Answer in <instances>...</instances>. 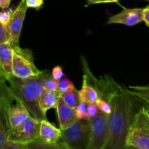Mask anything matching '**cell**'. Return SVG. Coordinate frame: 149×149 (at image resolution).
<instances>
[{
    "label": "cell",
    "instance_id": "1",
    "mask_svg": "<svg viewBox=\"0 0 149 149\" xmlns=\"http://www.w3.org/2000/svg\"><path fill=\"white\" fill-rule=\"evenodd\" d=\"M134 97L122 85L112 100V112L108 115L109 139L104 149H127L128 133L135 116Z\"/></svg>",
    "mask_w": 149,
    "mask_h": 149
},
{
    "label": "cell",
    "instance_id": "2",
    "mask_svg": "<svg viewBox=\"0 0 149 149\" xmlns=\"http://www.w3.org/2000/svg\"><path fill=\"white\" fill-rule=\"evenodd\" d=\"M47 70L42 71L37 77L22 79L12 77L7 81L15 97L26 106L31 117L42 122L47 120V114L42 112L39 106V98L44 90V81Z\"/></svg>",
    "mask_w": 149,
    "mask_h": 149
},
{
    "label": "cell",
    "instance_id": "3",
    "mask_svg": "<svg viewBox=\"0 0 149 149\" xmlns=\"http://www.w3.org/2000/svg\"><path fill=\"white\" fill-rule=\"evenodd\" d=\"M127 146L141 149H149V113L142 107L133 118L127 141Z\"/></svg>",
    "mask_w": 149,
    "mask_h": 149
},
{
    "label": "cell",
    "instance_id": "4",
    "mask_svg": "<svg viewBox=\"0 0 149 149\" xmlns=\"http://www.w3.org/2000/svg\"><path fill=\"white\" fill-rule=\"evenodd\" d=\"M61 131V141L69 149H89L91 138L89 120L78 119L74 125Z\"/></svg>",
    "mask_w": 149,
    "mask_h": 149
},
{
    "label": "cell",
    "instance_id": "5",
    "mask_svg": "<svg viewBox=\"0 0 149 149\" xmlns=\"http://www.w3.org/2000/svg\"><path fill=\"white\" fill-rule=\"evenodd\" d=\"M13 72L14 77L24 79L37 77L42 71L35 65L31 50L19 47L13 49Z\"/></svg>",
    "mask_w": 149,
    "mask_h": 149
},
{
    "label": "cell",
    "instance_id": "6",
    "mask_svg": "<svg viewBox=\"0 0 149 149\" xmlns=\"http://www.w3.org/2000/svg\"><path fill=\"white\" fill-rule=\"evenodd\" d=\"M41 122L29 116L23 123L8 132V141L26 145L39 138Z\"/></svg>",
    "mask_w": 149,
    "mask_h": 149
},
{
    "label": "cell",
    "instance_id": "7",
    "mask_svg": "<svg viewBox=\"0 0 149 149\" xmlns=\"http://www.w3.org/2000/svg\"><path fill=\"white\" fill-rule=\"evenodd\" d=\"M91 138L89 149H104L109 139L108 115L100 111L95 117L89 119Z\"/></svg>",
    "mask_w": 149,
    "mask_h": 149
},
{
    "label": "cell",
    "instance_id": "8",
    "mask_svg": "<svg viewBox=\"0 0 149 149\" xmlns=\"http://www.w3.org/2000/svg\"><path fill=\"white\" fill-rule=\"evenodd\" d=\"M27 9L28 7L26 5V0H21L18 5L15 9L11 20L8 25L10 32V39L9 43L11 45L13 49L20 47L19 39H20Z\"/></svg>",
    "mask_w": 149,
    "mask_h": 149
},
{
    "label": "cell",
    "instance_id": "9",
    "mask_svg": "<svg viewBox=\"0 0 149 149\" xmlns=\"http://www.w3.org/2000/svg\"><path fill=\"white\" fill-rule=\"evenodd\" d=\"M29 116L30 114L26 106L16 97L14 103L9 108L5 117H0V122L4 124L10 130L23 123Z\"/></svg>",
    "mask_w": 149,
    "mask_h": 149
},
{
    "label": "cell",
    "instance_id": "10",
    "mask_svg": "<svg viewBox=\"0 0 149 149\" xmlns=\"http://www.w3.org/2000/svg\"><path fill=\"white\" fill-rule=\"evenodd\" d=\"M144 8H125L118 14L109 17L106 24H122L134 26L143 22Z\"/></svg>",
    "mask_w": 149,
    "mask_h": 149
},
{
    "label": "cell",
    "instance_id": "11",
    "mask_svg": "<svg viewBox=\"0 0 149 149\" xmlns=\"http://www.w3.org/2000/svg\"><path fill=\"white\" fill-rule=\"evenodd\" d=\"M13 49L10 43L0 45V81H7L13 72Z\"/></svg>",
    "mask_w": 149,
    "mask_h": 149
},
{
    "label": "cell",
    "instance_id": "12",
    "mask_svg": "<svg viewBox=\"0 0 149 149\" xmlns=\"http://www.w3.org/2000/svg\"><path fill=\"white\" fill-rule=\"evenodd\" d=\"M56 111L61 130H64L69 127L78 120L77 115H76L75 109L67 106L61 100V98L58 102Z\"/></svg>",
    "mask_w": 149,
    "mask_h": 149
},
{
    "label": "cell",
    "instance_id": "13",
    "mask_svg": "<svg viewBox=\"0 0 149 149\" xmlns=\"http://www.w3.org/2000/svg\"><path fill=\"white\" fill-rule=\"evenodd\" d=\"M62 131L58 129L49 121L44 120L41 122L39 138L47 143H55L61 141Z\"/></svg>",
    "mask_w": 149,
    "mask_h": 149
},
{
    "label": "cell",
    "instance_id": "14",
    "mask_svg": "<svg viewBox=\"0 0 149 149\" xmlns=\"http://www.w3.org/2000/svg\"><path fill=\"white\" fill-rule=\"evenodd\" d=\"M80 101L87 104L96 103L99 99V94L97 90L92 85L87 79L83 75V82L81 90H79Z\"/></svg>",
    "mask_w": 149,
    "mask_h": 149
},
{
    "label": "cell",
    "instance_id": "15",
    "mask_svg": "<svg viewBox=\"0 0 149 149\" xmlns=\"http://www.w3.org/2000/svg\"><path fill=\"white\" fill-rule=\"evenodd\" d=\"M61 95L59 92L45 91L41 95L39 98V106L41 110L45 114H47V111L51 109H56L58 102L61 99Z\"/></svg>",
    "mask_w": 149,
    "mask_h": 149
},
{
    "label": "cell",
    "instance_id": "16",
    "mask_svg": "<svg viewBox=\"0 0 149 149\" xmlns=\"http://www.w3.org/2000/svg\"><path fill=\"white\" fill-rule=\"evenodd\" d=\"M127 90L134 98L141 100L146 106H149V84L130 85L127 88Z\"/></svg>",
    "mask_w": 149,
    "mask_h": 149
},
{
    "label": "cell",
    "instance_id": "17",
    "mask_svg": "<svg viewBox=\"0 0 149 149\" xmlns=\"http://www.w3.org/2000/svg\"><path fill=\"white\" fill-rule=\"evenodd\" d=\"M26 149H69L62 141L55 143H47L42 141L40 138L26 144Z\"/></svg>",
    "mask_w": 149,
    "mask_h": 149
},
{
    "label": "cell",
    "instance_id": "18",
    "mask_svg": "<svg viewBox=\"0 0 149 149\" xmlns=\"http://www.w3.org/2000/svg\"><path fill=\"white\" fill-rule=\"evenodd\" d=\"M61 98L67 106L74 109H77V106L81 103L79 90H77L75 87L61 95Z\"/></svg>",
    "mask_w": 149,
    "mask_h": 149
},
{
    "label": "cell",
    "instance_id": "19",
    "mask_svg": "<svg viewBox=\"0 0 149 149\" xmlns=\"http://www.w3.org/2000/svg\"><path fill=\"white\" fill-rule=\"evenodd\" d=\"M59 81L55 80L49 72L47 73L44 81V90L46 91L58 92Z\"/></svg>",
    "mask_w": 149,
    "mask_h": 149
},
{
    "label": "cell",
    "instance_id": "20",
    "mask_svg": "<svg viewBox=\"0 0 149 149\" xmlns=\"http://www.w3.org/2000/svg\"><path fill=\"white\" fill-rule=\"evenodd\" d=\"M87 103H83V102H81L79 105L77 106V109H75L77 119H81V120H89L90 119V116L87 111Z\"/></svg>",
    "mask_w": 149,
    "mask_h": 149
},
{
    "label": "cell",
    "instance_id": "21",
    "mask_svg": "<svg viewBox=\"0 0 149 149\" xmlns=\"http://www.w3.org/2000/svg\"><path fill=\"white\" fill-rule=\"evenodd\" d=\"M74 84L72 81L68 79L66 77H63L62 79L59 81V87H58V92L61 95L63 94L65 92L74 88Z\"/></svg>",
    "mask_w": 149,
    "mask_h": 149
},
{
    "label": "cell",
    "instance_id": "22",
    "mask_svg": "<svg viewBox=\"0 0 149 149\" xmlns=\"http://www.w3.org/2000/svg\"><path fill=\"white\" fill-rule=\"evenodd\" d=\"M14 10L11 8L1 10L0 13V24L3 26H8L11 20L12 15Z\"/></svg>",
    "mask_w": 149,
    "mask_h": 149
},
{
    "label": "cell",
    "instance_id": "23",
    "mask_svg": "<svg viewBox=\"0 0 149 149\" xmlns=\"http://www.w3.org/2000/svg\"><path fill=\"white\" fill-rule=\"evenodd\" d=\"M10 39V32L8 26L0 24V45L9 43Z\"/></svg>",
    "mask_w": 149,
    "mask_h": 149
},
{
    "label": "cell",
    "instance_id": "24",
    "mask_svg": "<svg viewBox=\"0 0 149 149\" xmlns=\"http://www.w3.org/2000/svg\"><path fill=\"white\" fill-rule=\"evenodd\" d=\"M95 104L98 107L99 110L105 114L109 115L112 112V105H111L110 103L105 101V100H102V99L99 98Z\"/></svg>",
    "mask_w": 149,
    "mask_h": 149
},
{
    "label": "cell",
    "instance_id": "25",
    "mask_svg": "<svg viewBox=\"0 0 149 149\" xmlns=\"http://www.w3.org/2000/svg\"><path fill=\"white\" fill-rule=\"evenodd\" d=\"M51 75L57 81H60L63 78V70L61 65H56L54 67L51 72Z\"/></svg>",
    "mask_w": 149,
    "mask_h": 149
},
{
    "label": "cell",
    "instance_id": "26",
    "mask_svg": "<svg viewBox=\"0 0 149 149\" xmlns=\"http://www.w3.org/2000/svg\"><path fill=\"white\" fill-rule=\"evenodd\" d=\"M28 8H33L36 10H40L44 4V0H26Z\"/></svg>",
    "mask_w": 149,
    "mask_h": 149
},
{
    "label": "cell",
    "instance_id": "27",
    "mask_svg": "<svg viewBox=\"0 0 149 149\" xmlns=\"http://www.w3.org/2000/svg\"><path fill=\"white\" fill-rule=\"evenodd\" d=\"M87 111L90 116V119H91V118L95 117L100 111L99 110L98 107L95 103H90V104H87Z\"/></svg>",
    "mask_w": 149,
    "mask_h": 149
},
{
    "label": "cell",
    "instance_id": "28",
    "mask_svg": "<svg viewBox=\"0 0 149 149\" xmlns=\"http://www.w3.org/2000/svg\"><path fill=\"white\" fill-rule=\"evenodd\" d=\"M2 149H26V146L24 144L15 143L8 141Z\"/></svg>",
    "mask_w": 149,
    "mask_h": 149
},
{
    "label": "cell",
    "instance_id": "29",
    "mask_svg": "<svg viewBox=\"0 0 149 149\" xmlns=\"http://www.w3.org/2000/svg\"><path fill=\"white\" fill-rule=\"evenodd\" d=\"M119 0H86L85 7L95 4H103V3H113L117 2Z\"/></svg>",
    "mask_w": 149,
    "mask_h": 149
},
{
    "label": "cell",
    "instance_id": "30",
    "mask_svg": "<svg viewBox=\"0 0 149 149\" xmlns=\"http://www.w3.org/2000/svg\"><path fill=\"white\" fill-rule=\"evenodd\" d=\"M143 22L149 27V4L144 8L143 10Z\"/></svg>",
    "mask_w": 149,
    "mask_h": 149
},
{
    "label": "cell",
    "instance_id": "31",
    "mask_svg": "<svg viewBox=\"0 0 149 149\" xmlns=\"http://www.w3.org/2000/svg\"><path fill=\"white\" fill-rule=\"evenodd\" d=\"M11 1L12 0H0V7H1V10L8 9Z\"/></svg>",
    "mask_w": 149,
    "mask_h": 149
},
{
    "label": "cell",
    "instance_id": "32",
    "mask_svg": "<svg viewBox=\"0 0 149 149\" xmlns=\"http://www.w3.org/2000/svg\"><path fill=\"white\" fill-rule=\"evenodd\" d=\"M127 149H141V148H136V147L132 146H127Z\"/></svg>",
    "mask_w": 149,
    "mask_h": 149
},
{
    "label": "cell",
    "instance_id": "33",
    "mask_svg": "<svg viewBox=\"0 0 149 149\" xmlns=\"http://www.w3.org/2000/svg\"><path fill=\"white\" fill-rule=\"evenodd\" d=\"M146 109H147V111H148V113H149V106H146Z\"/></svg>",
    "mask_w": 149,
    "mask_h": 149
},
{
    "label": "cell",
    "instance_id": "34",
    "mask_svg": "<svg viewBox=\"0 0 149 149\" xmlns=\"http://www.w3.org/2000/svg\"><path fill=\"white\" fill-rule=\"evenodd\" d=\"M145 1H149V0H145Z\"/></svg>",
    "mask_w": 149,
    "mask_h": 149
}]
</instances>
